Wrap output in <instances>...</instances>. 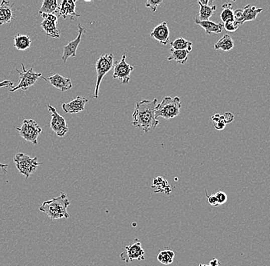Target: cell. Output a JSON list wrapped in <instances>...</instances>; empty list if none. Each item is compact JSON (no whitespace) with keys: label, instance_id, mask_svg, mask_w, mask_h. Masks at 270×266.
<instances>
[{"label":"cell","instance_id":"cell-1","mask_svg":"<svg viewBox=\"0 0 270 266\" xmlns=\"http://www.w3.org/2000/svg\"><path fill=\"white\" fill-rule=\"evenodd\" d=\"M158 105V99L150 101L145 99L136 103L133 111L132 125L134 127L142 129L145 133H148L152 129L158 127L159 120L155 115V107Z\"/></svg>","mask_w":270,"mask_h":266},{"label":"cell","instance_id":"cell-2","mask_svg":"<svg viewBox=\"0 0 270 266\" xmlns=\"http://www.w3.org/2000/svg\"><path fill=\"white\" fill-rule=\"evenodd\" d=\"M70 205V201L67 198L65 193H61L58 197H54L52 200L44 202L39 207V210L46 213L51 220L56 219H68L69 214L67 212V208Z\"/></svg>","mask_w":270,"mask_h":266},{"label":"cell","instance_id":"cell-3","mask_svg":"<svg viewBox=\"0 0 270 266\" xmlns=\"http://www.w3.org/2000/svg\"><path fill=\"white\" fill-rule=\"evenodd\" d=\"M181 101L178 97H165L161 104L155 107V115L156 119L159 117L170 120L179 115L181 113Z\"/></svg>","mask_w":270,"mask_h":266},{"label":"cell","instance_id":"cell-4","mask_svg":"<svg viewBox=\"0 0 270 266\" xmlns=\"http://www.w3.org/2000/svg\"><path fill=\"white\" fill-rule=\"evenodd\" d=\"M114 55L112 53L101 55L96 62L97 81L96 86L94 88V97L98 98L99 93L100 85L101 81L106 74L112 69L114 67Z\"/></svg>","mask_w":270,"mask_h":266},{"label":"cell","instance_id":"cell-5","mask_svg":"<svg viewBox=\"0 0 270 266\" xmlns=\"http://www.w3.org/2000/svg\"><path fill=\"white\" fill-rule=\"evenodd\" d=\"M14 162L20 174L25 176L26 179H28L31 174H34L38 167L42 164V163L38 162L37 157L32 158L23 153L17 154L14 158Z\"/></svg>","mask_w":270,"mask_h":266},{"label":"cell","instance_id":"cell-6","mask_svg":"<svg viewBox=\"0 0 270 266\" xmlns=\"http://www.w3.org/2000/svg\"><path fill=\"white\" fill-rule=\"evenodd\" d=\"M22 68H23V72L20 70L17 69V72H18L20 76V81L17 86H14L10 90V92H14L19 89H22L23 91H27L30 87L33 86L36 84V81L39 78H43V79L47 81V78L43 76L42 73H36L34 72V70L33 68L30 69L26 70L25 68V65L21 64Z\"/></svg>","mask_w":270,"mask_h":266},{"label":"cell","instance_id":"cell-7","mask_svg":"<svg viewBox=\"0 0 270 266\" xmlns=\"http://www.w3.org/2000/svg\"><path fill=\"white\" fill-rule=\"evenodd\" d=\"M16 129L22 138L33 145H37L38 138L43 130L41 127L33 120H25L21 127H17Z\"/></svg>","mask_w":270,"mask_h":266},{"label":"cell","instance_id":"cell-8","mask_svg":"<svg viewBox=\"0 0 270 266\" xmlns=\"http://www.w3.org/2000/svg\"><path fill=\"white\" fill-rule=\"evenodd\" d=\"M145 250L143 249L139 239H135L133 243L125 246L124 251L120 254V259L125 261L126 263L130 262L133 260L145 259Z\"/></svg>","mask_w":270,"mask_h":266},{"label":"cell","instance_id":"cell-9","mask_svg":"<svg viewBox=\"0 0 270 266\" xmlns=\"http://www.w3.org/2000/svg\"><path fill=\"white\" fill-rule=\"evenodd\" d=\"M48 108L52 112V119H51V128L56 134L58 137L65 136L68 131L69 127L67 126L66 121L62 115L58 113L55 107H52L51 104H48Z\"/></svg>","mask_w":270,"mask_h":266},{"label":"cell","instance_id":"cell-10","mask_svg":"<svg viewBox=\"0 0 270 266\" xmlns=\"http://www.w3.org/2000/svg\"><path fill=\"white\" fill-rule=\"evenodd\" d=\"M126 55H122L121 59L113 67V78L114 79L121 80L123 84H128L130 82V75L133 70V67L126 62Z\"/></svg>","mask_w":270,"mask_h":266},{"label":"cell","instance_id":"cell-11","mask_svg":"<svg viewBox=\"0 0 270 266\" xmlns=\"http://www.w3.org/2000/svg\"><path fill=\"white\" fill-rule=\"evenodd\" d=\"M43 21L41 26L47 37L60 38V31L57 28L58 17L55 14H41Z\"/></svg>","mask_w":270,"mask_h":266},{"label":"cell","instance_id":"cell-12","mask_svg":"<svg viewBox=\"0 0 270 266\" xmlns=\"http://www.w3.org/2000/svg\"><path fill=\"white\" fill-rule=\"evenodd\" d=\"M78 35L76 39L72 40L69 44L65 46L63 49V55H62V60L64 62H66L67 60L71 57H75L76 56L77 49L78 46L81 43L82 36L83 33H86L85 28L82 26V25H78Z\"/></svg>","mask_w":270,"mask_h":266},{"label":"cell","instance_id":"cell-13","mask_svg":"<svg viewBox=\"0 0 270 266\" xmlns=\"http://www.w3.org/2000/svg\"><path fill=\"white\" fill-rule=\"evenodd\" d=\"M88 102V100L86 97L78 96L73 101L69 103H64L62 107L67 114H76L78 112L83 111L85 110V104Z\"/></svg>","mask_w":270,"mask_h":266},{"label":"cell","instance_id":"cell-14","mask_svg":"<svg viewBox=\"0 0 270 266\" xmlns=\"http://www.w3.org/2000/svg\"><path fill=\"white\" fill-rule=\"evenodd\" d=\"M151 36L160 43L166 46L170 42V30L166 22H163L154 29Z\"/></svg>","mask_w":270,"mask_h":266},{"label":"cell","instance_id":"cell-15","mask_svg":"<svg viewBox=\"0 0 270 266\" xmlns=\"http://www.w3.org/2000/svg\"><path fill=\"white\" fill-rule=\"evenodd\" d=\"M75 3L76 1H68L63 0L61 3L60 7L58 9V13L59 17L66 19L67 17H70L71 20H74L75 17H79L80 15L75 12Z\"/></svg>","mask_w":270,"mask_h":266},{"label":"cell","instance_id":"cell-16","mask_svg":"<svg viewBox=\"0 0 270 266\" xmlns=\"http://www.w3.org/2000/svg\"><path fill=\"white\" fill-rule=\"evenodd\" d=\"M48 80L55 88L60 90L62 92L69 91L72 88V81H71L70 78H65V77L62 76L59 74H56V75L49 77Z\"/></svg>","mask_w":270,"mask_h":266},{"label":"cell","instance_id":"cell-17","mask_svg":"<svg viewBox=\"0 0 270 266\" xmlns=\"http://www.w3.org/2000/svg\"><path fill=\"white\" fill-rule=\"evenodd\" d=\"M13 5L9 1H2L0 4V25L10 23L13 20Z\"/></svg>","mask_w":270,"mask_h":266},{"label":"cell","instance_id":"cell-18","mask_svg":"<svg viewBox=\"0 0 270 266\" xmlns=\"http://www.w3.org/2000/svg\"><path fill=\"white\" fill-rule=\"evenodd\" d=\"M194 23L201 26L205 30L207 34H212V33L219 34V33H222L223 30V23H215L213 22L210 21V20H208V21H200L197 18L194 19Z\"/></svg>","mask_w":270,"mask_h":266},{"label":"cell","instance_id":"cell-19","mask_svg":"<svg viewBox=\"0 0 270 266\" xmlns=\"http://www.w3.org/2000/svg\"><path fill=\"white\" fill-rule=\"evenodd\" d=\"M32 40L28 35L17 34L14 38V46L18 50L25 51L30 49Z\"/></svg>","mask_w":270,"mask_h":266},{"label":"cell","instance_id":"cell-20","mask_svg":"<svg viewBox=\"0 0 270 266\" xmlns=\"http://www.w3.org/2000/svg\"><path fill=\"white\" fill-rule=\"evenodd\" d=\"M170 55L168 58V61H175L177 63L184 65L188 60V55L190 52L186 50H174L170 49Z\"/></svg>","mask_w":270,"mask_h":266},{"label":"cell","instance_id":"cell-21","mask_svg":"<svg viewBox=\"0 0 270 266\" xmlns=\"http://www.w3.org/2000/svg\"><path fill=\"white\" fill-rule=\"evenodd\" d=\"M234 47V42L233 39H232L231 36L229 35L226 34L217 42L216 44L214 45V49L216 50L225 51V52H229V51L232 50Z\"/></svg>","mask_w":270,"mask_h":266},{"label":"cell","instance_id":"cell-22","mask_svg":"<svg viewBox=\"0 0 270 266\" xmlns=\"http://www.w3.org/2000/svg\"><path fill=\"white\" fill-rule=\"evenodd\" d=\"M227 195L223 191L217 192L214 194L210 195V196H208V197H207L208 203L211 206H215V207L224 204L227 201Z\"/></svg>","mask_w":270,"mask_h":266},{"label":"cell","instance_id":"cell-23","mask_svg":"<svg viewBox=\"0 0 270 266\" xmlns=\"http://www.w3.org/2000/svg\"><path fill=\"white\" fill-rule=\"evenodd\" d=\"M171 49L174 50H186L191 52L192 50L193 43L190 41L186 40L184 38H178L171 43Z\"/></svg>","mask_w":270,"mask_h":266},{"label":"cell","instance_id":"cell-24","mask_svg":"<svg viewBox=\"0 0 270 266\" xmlns=\"http://www.w3.org/2000/svg\"><path fill=\"white\" fill-rule=\"evenodd\" d=\"M242 10H243L245 23H246V22L252 21V20H255L259 13L262 11V9L256 8L254 6L248 4V5L243 7Z\"/></svg>","mask_w":270,"mask_h":266},{"label":"cell","instance_id":"cell-25","mask_svg":"<svg viewBox=\"0 0 270 266\" xmlns=\"http://www.w3.org/2000/svg\"><path fill=\"white\" fill-rule=\"evenodd\" d=\"M200 6V12H199L198 20L200 21H208L210 17L213 15L214 12L217 10L216 6Z\"/></svg>","mask_w":270,"mask_h":266},{"label":"cell","instance_id":"cell-26","mask_svg":"<svg viewBox=\"0 0 270 266\" xmlns=\"http://www.w3.org/2000/svg\"><path fill=\"white\" fill-rule=\"evenodd\" d=\"M58 9L59 7L56 0H44L39 10V14H55L58 11Z\"/></svg>","mask_w":270,"mask_h":266},{"label":"cell","instance_id":"cell-27","mask_svg":"<svg viewBox=\"0 0 270 266\" xmlns=\"http://www.w3.org/2000/svg\"><path fill=\"white\" fill-rule=\"evenodd\" d=\"M174 252L171 249L162 250L158 255V260L164 264H171L174 261Z\"/></svg>","mask_w":270,"mask_h":266},{"label":"cell","instance_id":"cell-28","mask_svg":"<svg viewBox=\"0 0 270 266\" xmlns=\"http://www.w3.org/2000/svg\"><path fill=\"white\" fill-rule=\"evenodd\" d=\"M223 8L221 14H220V19L223 23L229 20H233V5L231 4H225L222 6Z\"/></svg>","mask_w":270,"mask_h":266},{"label":"cell","instance_id":"cell-29","mask_svg":"<svg viewBox=\"0 0 270 266\" xmlns=\"http://www.w3.org/2000/svg\"><path fill=\"white\" fill-rule=\"evenodd\" d=\"M212 121H213V126L217 130H222L226 127V123L223 120V115L219 114H214L212 116Z\"/></svg>","mask_w":270,"mask_h":266},{"label":"cell","instance_id":"cell-30","mask_svg":"<svg viewBox=\"0 0 270 266\" xmlns=\"http://www.w3.org/2000/svg\"><path fill=\"white\" fill-rule=\"evenodd\" d=\"M239 26L234 20H229L223 23V29L229 33H234L239 29Z\"/></svg>","mask_w":270,"mask_h":266},{"label":"cell","instance_id":"cell-31","mask_svg":"<svg viewBox=\"0 0 270 266\" xmlns=\"http://www.w3.org/2000/svg\"><path fill=\"white\" fill-rule=\"evenodd\" d=\"M233 20L239 24V26L243 25V23H245V20L242 9H238V10L233 11Z\"/></svg>","mask_w":270,"mask_h":266},{"label":"cell","instance_id":"cell-32","mask_svg":"<svg viewBox=\"0 0 270 266\" xmlns=\"http://www.w3.org/2000/svg\"><path fill=\"white\" fill-rule=\"evenodd\" d=\"M161 4H162V0H158V1H156V0H148L145 6H146L147 8L151 9L153 13H155L158 6Z\"/></svg>","mask_w":270,"mask_h":266},{"label":"cell","instance_id":"cell-33","mask_svg":"<svg viewBox=\"0 0 270 266\" xmlns=\"http://www.w3.org/2000/svg\"><path fill=\"white\" fill-rule=\"evenodd\" d=\"M223 117L226 124V123H232V122L233 121V120H234V115H233L232 113H230V112H226V113H225L223 115Z\"/></svg>","mask_w":270,"mask_h":266},{"label":"cell","instance_id":"cell-34","mask_svg":"<svg viewBox=\"0 0 270 266\" xmlns=\"http://www.w3.org/2000/svg\"><path fill=\"white\" fill-rule=\"evenodd\" d=\"M9 88V87H12L13 88L14 87V83L13 81H9V80H6V81H2L0 82V88Z\"/></svg>","mask_w":270,"mask_h":266},{"label":"cell","instance_id":"cell-35","mask_svg":"<svg viewBox=\"0 0 270 266\" xmlns=\"http://www.w3.org/2000/svg\"><path fill=\"white\" fill-rule=\"evenodd\" d=\"M213 1H210V0H199L198 4H201L203 6H209V4H211Z\"/></svg>","mask_w":270,"mask_h":266},{"label":"cell","instance_id":"cell-36","mask_svg":"<svg viewBox=\"0 0 270 266\" xmlns=\"http://www.w3.org/2000/svg\"><path fill=\"white\" fill-rule=\"evenodd\" d=\"M8 167V164H4L0 163V168H2L3 171H4V174H7V171H6V167Z\"/></svg>","mask_w":270,"mask_h":266}]
</instances>
